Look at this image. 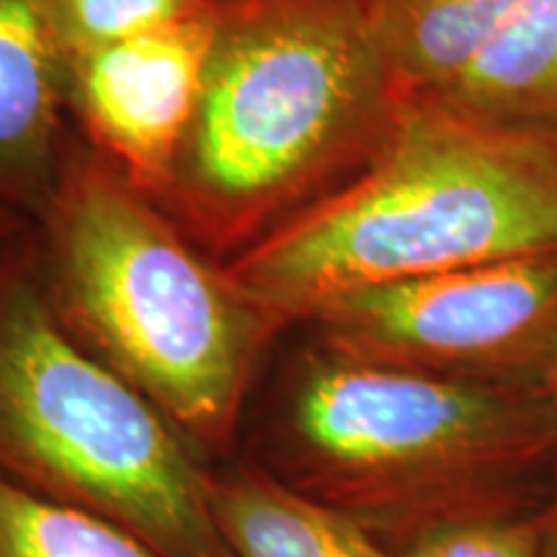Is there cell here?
I'll use <instances>...</instances> for the list:
<instances>
[{"instance_id": "6da1fadb", "label": "cell", "mask_w": 557, "mask_h": 557, "mask_svg": "<svg viewBox=\"0 0 557 557\" xmlns=\"http://www.w3.org/2000/svg\"><path fill=\"white\" fill-rule=\"evenodd\" d=\"M400 99L369 0H225L189 137L156 205L199 248L238 256L357 178Z\"/></svg>"}, {"instance_id": "7a4b0ae2", "label": "cell", "mask_w": 557, "mask_h": 557, "mask_svg": "<svg viewBox=\"0 0 557 557\" xmlns=\"http://www.w3.org/2000/svg\"><path fill=\"white\" fill-rule=\"evenodd\" d=\"M529 256H557V135L403 94L357 178L225 267L287 329L346 292Z\"/></svg>"}, {"instance_id": "3957f363", "label": "cell", "mask_w": 557, "mask_h": 557, "mask_svg": "<svg viewBox=\"0 0 557 557\" xmlns=\"http://www.w3.org/2000/svg\"><path fill=\"white\" fill-rule=\"evenodd\" d=\"M547 393L374 364L315 341L278 403L271 470L389 553L431 529L553 504Z\"/></svg>"}, {"instance_id": "277c9868", "label": "cell", "mask_w": 557, "mask_h": 557, "mask_svg": "<svg viewBox=\"0 0 557 557\" xmlns=\"http://www.w3.org/2000/svg\"><path fill=\"white\" fill-rule=\"evenodd\" d=\"M39 222L41 274L65 329L199 457L233 447L282 325L99 156L65 160Z\"/></svg>"}, {"instance_id": "5b68a950", "label": "cell", "mask_w": 557, "mask_h": 557, "mask_svg": "<svg viewBox=\"0 0 557 557\" xmlns=\"http://www.w3.org/2000/svg\"><path fill=\"white\" fill-rule=\"evenodd\" d=\"M0 475L114 521L160 557H230L212 472L65 329L29 238L0 256Z\"/></svg>"}, {"instance_id": "8992f818", "label": "cell", "mask_w": 557, "mask_h": 557, "mask_svg": "<svg viewBox=\"0 0 557 557\" xmlns=\"http://www.w3.org/2000/svg\"><path fill=\"white\" fill-rule=\"evenodd\" d=\"M346 357L478 385L547 393L557 382V256L346 292L310 318Z\"/></svg>"}, {"instance_id": "52a82bcc", "label": "cell", "mask_w": 557, "mask_h": 557, "mask_svg": "<svg viewBox=\"0 0 557 557\" xmlns=\"http://www.w3.org/2000/svg\"><path fill=\"white\" fill-rule=\"evenodd\" d=\"M214 34L218 13L116 41L67 65V103L101 158L152 201L169 189L189 137Z\"/></svg>"}, {"instance_id": "ba28073f", "label": "cell", "mask_w": 557, "mask_h": 557, "mask_svg": "<svg viewBox=\"0 0 557 557\" xmlns=\"http://www.w3.org/2000/svg\"><path fill=\"white\" fill-rule=\"evenodd\" d=\"M67 65L45 0H0V201L24 218L47 212L62 165Z\"/></svg>"}, {"instance_id": "9c48e42d", "label": "cell", "mask_w": 557, "mask_h": 557, "mask_svg": "<svg viewBox=\"0 0 557 557\" xmlns=\"http://www.w3.org/2000/svg\"><path fill=\"white\" fill-rule=\"evenodd\" d=\"M209 511L230 557H393L357 521L267 468L212 472Z\"/></svg>"}, {"instance_id": "30bf717a", "label": "cell", "mask_w": 557, "mask_h": 557, "mask_svg": "<svg viewBox=\"0 0 557 557\" xmlns=\"http://www.w3.org/2000/svg\"><path fill=\"white\" fill-rule=\"evenodd\" d=\"M436 101L496 127L557 135V0H527Z\"/></svg>"}, {"instance_id": "8fae6325", "label": "cell", "mask_w": 557, "mask_h": 557, "mask_svg": "<svg viewBox=\"0 0 557 557\" xmlns=\"http://www.w3.org/2000/svg\"><path fill=\"white\" fill-rule=\"evenodd\" d=\"M527 0H369L374 39L403 94H434Z\"/></svg>"}, {"instance_id": "7c38bea8", "label": "cell", "mask_w": 557, "mask_h": 557, "mask_svg": "<svg viewBox=\"0 0 557 557\" xmlns=\"http://www.w3.org/2000/svg\"><path fill=\"white\" fill-rule=\"evenodd\" d=\"M0 557H160L114 521L0 475Z\"/></svg>"}, {"instance_id": "4fadbf2b", "label": "cell", "mask_w": 557, "mask_h": 557, "mask_svg": "<svg viewBox=\"0 0 557 557\" xmlns=\"http://www.w3.org/2000/svg\"><path fill=\"white\" fill-rule=\"evenodd\" d=\"M225 0H45L65 65L116 41L212 16Z\"/></svg>"}, {"instance_id": "5bb4252c", "label": "cell", "mask_w": 557, "mask_h": 557, "mask_svg": "<svg viewBox=\"0 0 557 557\" xmlns=\"http://www.w3.org/2000/svg\"><path fill=\"white\" fill-rule=\"evenodd\" d=\"M547 508L521 517L475 519L431 529L395 549L393 557H542Z\"/></svg>"}, {"instance_id": "9a60e30c", "label": "cell", "mask_w": 557, "mask_h": 557, "mask_svg": "<svg viewBox=\"0 0 557 557\" xmlns=\"http://www.w3.org/2000/svg\"><path fill=\"white\" fill-rule=\"evenodd\" d=\"M24 214L0 201V256L9 250L13 243L24 238Z\"/></svg>"}, {"instance_id": "2e32d148", "label": "cell", "mask_w": 557, "mask_h": 557, "mask_svg": "<svg viewBox=\"0 0 557 557\" xmlns=\"http://www.w3.org/2000/svg\"><path fill=\"white\" fill-rule=\"evenodd\" d=\"M542 557H557V496L547 508V532H545V547H542Z\"/></svg>"}, {"instance_id": "e0dca14e", "label": "cell", "mask_w": 557, "mask_h": 557, "mask_svg": "<svg viewBox=\"0 0 557 557\" xmlns=\"http://www.w3.org/2000/svg\"><path fill=\"white\" fill-rule=\"evenodd\" d=\"M549 398H553V403H555V410H557V382L553 385V389H549Z\"/></svg>"}]
</instances>
